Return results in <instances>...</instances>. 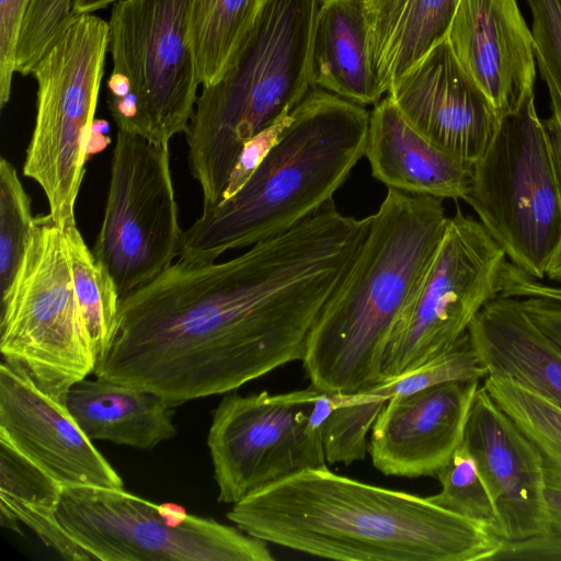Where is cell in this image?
<instances>
[{
    "instance_id": "obj_1",
    "label": "cell",
    "mask_w": 561,
    "mask_h": 561,
    "mask_svg": "<svg viewBox=\"0 0 561 561\" xmlns=\"http://www.w3.org/2000/svg\"><path fill=\"white\" fill-rule=\"evenodd\" d=\"M367 232L366 218L343 215L332 198L233 259H179L121 299L93 374L175 407L301 360L314 320Z\"/></svg>"
},
{
    "instance_id": "obj_2",
    "label": "cell",
    "mask_w": 561,
    "mask_h": 561,
    "mask_svg": "<svg viewBox=\"0 0 561 561\" xmlns=\"http://www.w3.org/2000/svg\"><path fill=\"white\" fill-rule=\"evenodd\" d=\"M227 518L267 543L342 561H492L503 539L403 491L324 468L295 472L232 505Z\"/></svg>"
},
{
    "instance_id": "obj_3",
    "label": "cell",
    "mask_w": 561,
    "mask_h": 561,
    "mask_svg": "<svg viewBox=\"0 0 561 561\" xmlns=\"http://www.w3.org/2000/svg\"><path fill=\"white\" fill-rule=\"evenodd\" d=\"M442 201L388 188L353 265L307 336L301 362L312 387L353 394L381 382L390 333L446 231Z\"/></svg>"
},
{
    "instance_id": "obj_4",
    "label": "cell",
    "mask_w": 561,
    "mask_h": 561,
    "mask_svg": "<svg viewBox=\"0 0 561 561\" xmlns=\"http://www.w3.org/2000/svg\"><path fill=\"white\" fill-rule=\"evenodd\" d=\"M369 113L312 87L278 142L230 198L183 231L179 259L214 262L283 232L333 198L365 154Z\"/></svg>"
},
{
    "instance_id": "obj_5",
    "label": "cell",
    "mask_w": 561,
    "mask_h": 561,
    "mask_svg": "<svg viewBox=\"0 0 561 561\" xmlns=\"http://www.w3.org/2000/svg\"><path fill=\"white\" fill-rule=\"evenodd\" d=\"M318 0H264L224 77L203 88L188 129V167L203 208L217 205L245 145L313 87L310 45Z\"/></svg>"
},
{
    "instance_id": "obj_6",
    "label": "cell",
    "mask_w": 561,
    "mask_h": 561,
    "mask_svg": "<svg viewBox=\"0 0 561 561\" xmlns=\"http://www.w3.org/2000/svg\"><path fill=\"white\" fill-rule=\"evenodd\" d=\"M463 201L510 263L536 279L546 277L561 239V192L534 94L502 116L471 167Z\"/></svg>"
},
{
    "instance_id": "obj_7",
    "label": "cell",
    "mask_w": 561,
    "mask_h": 561,
    "mask_svg": "<svg viewBox=\"0 0 561 561\" xmlns=\"http://www.w3.org/2000/svg\"><path fill=\"white\" fill-rule=\"evenodd\" d=\"M107 21L72 16L36 64V117L23 174L44 191L49 215L65 230L76 225L75 205L84 175L104 75Z\"/></svg>"
},
{
    "instance_id": "obj_8",
    "label": "cell",
    "mask_w": 561,
    "mask_h": 561,
    "mask_svg": "<svg viewBox=\"0 0 561 561\" xmlns=\"http://www.w3.org/2000/svg\"><path fill=\"white\" fill-rule=\"evenodd\" d=\"M0 351L65 402L69 389L94 370L66 234L49 214L35 216L22 261L1 294Z\"/></svg>"
},
{
    "instance_id": "obj_9",
    "label": "cell",
    "mask_w": 561,
    "mask_h": 561,
    "mask_svg": "<svg viewBox=\"0 0 561 561\" xmlns=\"http://www.w3.org/2000/svg\"><path fill=\"white\" fill-rule=\"evenodd\" d=\"M57 517L91 560H274L266 541L237 526L151 503L123 488L64 485Z\"/></svg>"
},
{
    "instance_id": "obj_10",
    "label": "cell",
    "mask_w": 561,
    "mask_h": 561,
    "mask_svg": "<svg viewBox=\"0 0 561 561\" xmlns=\"http://www.w3.org/2000/svg\"><path fill=\"white\" fill-rule=\"evenodd\" d=\"M339 401L311 385L284 393H225L207 435L218 502L233 505L284 477L328 467L323 427Z\"/></svg>"
},
{
    "instance_id": "obj_11",
    "label": "cell",
    "mask_w": 561,
    "mask_h": 561,
    "mask_svg": "<svg viewBox=\"0 0 561 561\" xmlns=\"http://www.w3.org/2000/svg\"><path fill=\"white\" fill-rule=\"evenodd\" d=\"M506 261L481 222L457 208L390 333L381 382L413 371L454 346L484 305L500 295Z\"/></svg>"
},
{
    "instance_id": "obj_12",
    "label": "cell",
    "mask_w": 561,
    "mask_h": 561,
    "mask_svg": "<svg viewBox=\"0 0 561 561\" xmlns=\"http://www.w3.org/2000/svg\"><path fill=\"white\" fill-rule=\"evenodd\" d=\"M182 237L169 144L118 130L92 252L111 274L121 299L173 263Z\"/></svg>"
},
{
    "instance_id": "obj_13",
    "label": "cell",
    "mask_w": 561,
    "mask_h": 561,
    "mask_svg": "<svg viewBox=\"0 0 561 561\" xmlns=\"http://www.w3.org/2000/svg\"><path fill=\"white\" fill-rule=\"evenodd\" d=\"M190 0H118L111 5L107 51L129 81L138 136L169 144L186 133L201 84L188 38Z\"/></svg>"
},
{
    "instance_id": "obj_14",
    "label": "cell",
    "mask_w": 561,
    "mask_h": 561,
    "mask_svg": "<svg viewBox=\"0 0 561 561\" xmlns=\"http://www.w3.org/2000/svg\"><path fill=\"white\" fill-rule=\"evenodd\" d=\"M387 94L413 128L468 167L483 156L500 127L502 117L461 67L447 38Z\"/></svg>"
},
{
    "instance_id": "obj_15",
    "label": "cell",
    "mask_w": 561,
    "mask_h": 561,
    "mask_svg": "<svg viewBox=\"0 0 561 561\" xmlns=\"http://www.w3.org/2000/svg\"><path fill=\"white\" fill-rule=\"evenodd\" d=\"M0 438L62 485L123 488L124 482L71 416L22 367L0 365Z\"/></svg>"
},
{
    "instance_id": "obj_16",
    "label": "cell",
    "mask_w": 561,
    "mask_h": 561,
    "mask_svg": "<svg viewBox=\"0 0 561 561\" xmlns=\"http://www.w3.org/2000/svg\"><path fill=\"white\" fill-rule=\"evenodd\" d=\"M480 380H450L391 397L376 417L368 453L386 476H435L462 443Z\"/></svg>"
},
{
    "instance_id": "obj_17",
    "label": "cell",
    "mask_w": 561,
    "mask_h": 561,
    "mask_svg": "<svg viewBox=\"0 0 561 561\" xmlns=\"http://www.w3.org/2000/svg\"><path fill=\"white\" fill-rule=\"evenodd\" d=\"M500 517L505 540H519L550 529L539 449L479 387L463 434Z\"/></svg>"
},
{
    "instance_id": "obj_18",
    "label": "cell",
    "mask_w": 561,
    "mask_h": 561,
    "mask_svg": "<svg viewBox=\"0 0 561 561\" xmlns=\"http://www.w3.org/2000/svg\"><path fill=\"white\" fill-rule=\"evenodd\" d=\"M447 39L501 117L534 94L533 37L517 0H460Z\"/></svg>"
},
{
    "instance_id": "obj_19",
    "label": "cell",
    "mask_w": 561,
    "mask_h": 561,
    "mask_svg": "<svg viewBox=\"0 0 561 561\" xmlns=\"http://www.w3.org/2000/svg\"><path fill=\"white\" fill-rule=\"evenodd\" d=\"M364 156L388 188L455 201L469 188L471 167L423 137L388 94L369 113Z\"/></svg>"
},
{
    "instance_id": "obj_20",
    "label": "cell",
    "mask_w": 561,
    "mask_h": 561,
    "mask_svg": "<svg viewBox=\"0 0 561 561\" xmlns=\"http://www.w3.org/2000/svg\"><path fill=\"white\" fill-rule=\"evenodd\" d=\"M468 335L486 376L511 378L561 405V348L519 298L491 299L469 325Z\"/></svg>"
},
{
    "instance_id": "obj_21",
    "label": "cell",
    "mask_w": 561,
    "mask_h": 561,
    "mask_svg": "<svg viewBox=\"0 0 561 561\" xmlns=\"http://www.w3.org/2000/svg\"><path fill=\"white\" fill-rule=\"evenodd\" d=\"M460 0H364L367 50L380 93L447 38Z\"/></svg>"
},
{
    "instance_id": "obj_22",
    "label": "cell",
    "mask_w": 561,
    "mask_h": 561,
    "mask_svg": "<svg viewBox=\"0 0 561 561\" xmlns=\"http://www.w3.org/2000/svg\"><path fill=\"white\" fill-rule=\"evenodd\" d=\"M66 405L91 440L151 449L176 434L174 407L165 399L98 377L76 382Z\"/></svg>"
},
{
    "instance_id": "obj_23",
    "label": "cell",
    "mask_w": 561,
    "mask_h": 561,
    "mask_svg": "<svg viewBox=\"0 0 561 561\" xmlns=\"http://www.w3.org/2000/svg\"><path fill=\"white\" fill-rule=\"evenodd\" d=\"M312 85L359 105L381 100L367 50L364 0H319L313 16Z\"/></svg>"
},
{
    "instance_id": "obj_24",
    "label": "cell",
    "mask_w": 561,
    "mask_h": 561,
    "mask_svg": "<svg viewBox=\"0 0 561 561\" xmlns=\"http://www.w3.org/2000/svg\"><path fill=\"white\" fill-rule=\"evenodd\" d=\"M62 484L0 438V523L20 531L30 528L65 560L91 561L90 556L62 529L58 506Z\"/></svg>"
},
{
    "instance_id": "obj_25",
    "label": "cell",
    "mask_w": 561,
    "mask_h": 561,
    "mask_svg": "<svg viewBox=\"0 0 561 561\" xmlns=\"http://www.w3.org/2000/svg\"><path fill=\"white\" fill-rule=\"evenodd\" d=\"M264 0H190L188 38L203 88L226 73Z\"/></svg>"
},
{
    "instance_id": "obj_26",
    "label": "cell",
    "mask_w": 561,
    "mask_h": 561,
    "mask_svg": "<svg viewBox=\"0 0 561 561\" xmlns=\"http://www.w3.org/2000/svg\"><path fill=\"white\" fill-rule=\"evenodd\" d=\"M64 231L78 307L98 357L107 347L116 330L121 296L111 274L88 248L77 225Z\"/></svg>"
},
{
    "instance_id": "obj_27",
    "label": "cell",
    "mask_w": 561,
    "mask_h": 561,
    "mask_svg": "<svg viewBox=\"0 0 561 561\" xmlns=\"http://www.w3.org/2000/svg\"><path fill=\"white\" fill-rule=\"evenodd\" d=\"M483 387L494 402L561 472V405L505 377L486 376Z\"/></svg>"
},
{
    "instance_id": "obj_28",
    "label": "cell",
    "mask_w": 561,
    "mask_h": 561,
    "mask_svg": "<svg viewBox=\"0 0 561 561\" xmlns=\"http://www.w3.org/2000/svg\"><path fill=\"white\" fill-rule=\"evenodd\" d=\"M436 477L440 491L427 496L433 504L480 523L502 538L495 503L463 440Z\"/></svg>"
},
{
    "instance_id": "obj_29",
    "label": "cell",
    "mask_w": 561,
    "mask_h": 561,
    "mask_svg": "<svg viewBox=\"0 0 561 561\" xmlns=\"http://www.w3.org/2000/svg\"><path fill=\"white\" fill-rule=\"evenodd\" d=\"M35 216L14 165L0 160V285L11 284L24 255Z\"/></svg>"
},
{
    "instance_id": "obj_30",
    "label": "cell",
    "mask_w": 561,
    "mask_h": 561,
    "mask_svg": "<svg viewBox=\"0 0 561 561\" xmlns=\"http://www.w3.org/2000/svg\"><path fill=\"white\" fill-rule=\"evenodd\" d=\"M75 0H30L22 24L15 71L30 76L73 16Z\"/></svg>"
},
{
    "instance_id": "obj_31",
    "label": "cell",
    "mask_w": 561,
    "mask_h": 561,
    "mask_svg": "<svg viewBox=\"0 0 561 561\" xmlns=\"http://www.w3.org/2000/svg\"><path fill=\"white\" fill-rule=\"evenodd\" d=\"M531 15L535 58L542 79L561 96V0H526Z\"/></svg>"
},
{
    "instance_id": "obj_32",
    "label": "cell",
    "mask_w": 561,
    "mask_h": 561,
    "mask_svg": "<svg viewBox=\"0 0 561 561\" xmlns=\"http://www.w3.org/2000/svg\"><path fill=\"white\" fill-rule=\"evenodd\" d=\"M30 0H0V107L9 103L18 42Z\"/></svg>"
},
{
    "instance_id": "obj_33",
    "label": "cell",
    "mask_w": 561,
    "mask_h": 561,
    "mask_svg": "<svg viewBox=\"0 0 561 561\" xmlns=\"http://www.w3.org/2000/svg\"><path fill=\"white\" fill-rule=\"evenodd\" d=\"M289 121L290 113L278 118L245 142L230 173L219 203L233 196L247 183L267 153L278 142Z\"/></svg>"
},
{
    "instance_id": "obj_34",
    "label": "cell",
    "mask_w": 561,
    "mask_h": 561,
    "mask_svg": "<svg viewBox=\"0 0 561 561\" xmlns=\"http://www.w3.org/2000/svg\"><path fill=\"white\" fill-rule=\"evenodd\" d=\"M492 561H561V530L550 528L525 539H503Z\"/></svg>"
},
{
    "instance_id": "obj_35",
    "label": "cell",
    "mask_w": 561,
    "mask_h": 561,
    "mask_svg": "<svg viewBox=\"0 0 561 561\" xmlns=\"http://www.w3.org/2000/svg\"><path fill=\"white\" fill-rule=\"evenodd\" d=\"M519 300L535 323L561 348V302L542 297Z\"/></svg>"
},
{
    "instance_id": "obj_36",
    "label": "cell",
    "mask_w": 561,
    "mask_h": 561,
    "mask_svg": "<svg viewBox=\"0 0 561 561\" xmlns=\"http://www.w3.org/2000/svg\"><path fill=\"white\" fill-rule=\"evenodd\" d=\"M551 101V115L543 121L556 174L561 192V96L551 82H546Z\"/></svg>"
},
{
    "instance_id": "obj_37",
    "label": "cell",
    "mask_w": 561,
    "mask_h": 561,
    "mask_svg": "<svg viewBox=\"0 0 561 561\" xmlns=\"http://www.w3.org/2000/svg\"><path fill=\"white\" fill-rule=\"evenodd\" d=\"M543 471L550 528L561 530V472L546 461H543Z\"/></svg>"
},
{
    "instance_id": "obj_38",
    "label": "cell",
    "mask_w": 561,
    "mask_h": 561,
    "mask_svg": "<svg viewBox=\"0 0 561 561\" xmlns=\"http://www.w3.org/2000/svg\"><path fill=\"white\" fill-rule=\"evenodd\" d=\"M531 296L548 298L561 302V284H547L543 280H531L528 285Z\"/></svg>"
},
{
    "instance_id": "obj_39",
    "label": "cell",
    "mask_w": 561,
    "mask_h": 561,
    "mask_svg": "<svg viewBox=\"0 0 561 561\" xmlns=\"http://www.w3.org/2000/svg\"><path fill=\"white\" fill-rule=\"evenodd\" d=\"M118 0H75L72 5V13H94L98 10L111 7Z\"/></svg>"
},
{
    "instance_id": "obj_40",
    "label": "cell",
    "mask_w": 561,
    "mask_h": 561,
    "mask_svg": "<svg viewBox=\"0 0 561 561\" xmlns=\"http://www.w3.org/2000/svg\"><path fill=\"white\" fill-rule=\"evenodd\" d=\"M546 277L549 280L561 284V239L556 248L553 255L549 262Z\"/></svg>"
}]
</instances>
